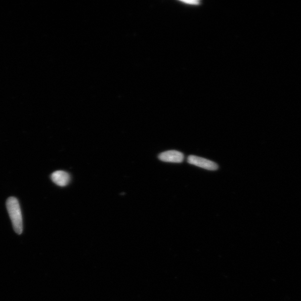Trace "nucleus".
I'll use <instances>...</instances> for the list:
<instances>
[{"label":"nucleus","instance_id":"3","mask_svg":"<svg viewBox=\"0 0 301 301\" xmlns=\"http://www.w3.org/2000/svg\"><path fill=\"white\" fill-rule=\"evenodd\" d=\"M159 159L166 163H181L184 160V155L181 152L170 150L160 154Z\"/></svg>","mask_w":301,"mask_h":301},{"label":"nucleus","instance_id":"5","mask_svg":"<svg viewBox=\"0 0 301 301\" xmlns=\"http://www.w3.org/2000/svg\"><path fill=\"white\" fill-rule=\"evenodd\" d=\"M182 3H184L187 4V5H190L192 6H199L200 5L201 2L199 1H181Z\"/></svg>","mask_w":301,"mask_h":301},{"label":"nucleus","instance_id":"4","mask_svg":"<svg viewBox=\"0 0 301 301\" xmlns=\"http://www.w3.org/2000/svg\"><path fill=\"white\" fill-rule=\"evenodd\" d=\"M52 181L56 185L61 187L66 186L71 181L69 174L64 171H56L52 173L51 176Z\"/></svg>","mask_w":301,"mask_h":301},{"label":"nucleus","instance_id":"1","mask_svg":"<svg viewBox=\"0 0 301 301\" xmlns=\"http://www.w3.org/2000/svg\"><path fill=\"white\" fill-rule=\"evenodd\" d=\"M6 207L13 228L17 234H21L23 230V217L18 200L14 197L8 198L6 202Z\"/></svg>","mask_w":301,"mask_h":301},{"label":"nucleus","instance_id":"2","mask_svg":"<svg viewBox=\"0 0 301 301\" xmlns=\"http://www.w3.org/2000/svg\"><path fill=\"white\" fill-rule=\"evenodd\" d=\"M187 162L191 165H193L201 168L215 171L219 168L217 164L213 162V161L200 158V157L190 155L187 158Z\"/></svg>","mask_w":301,"mask_h":301}]
</instances>
